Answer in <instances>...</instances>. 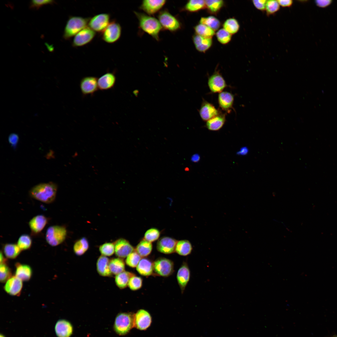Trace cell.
I'll return each mask as SVG.
<instances>
[{
	"label": "cell",
	"mask_w": 337,
	"mask_h": 337,
	"mask_svg": "<svg viewBox=\"0 0 337 337\" xmlns=\"http://www.w3.org/2000/svg\"><path fill=\"white\" fill-rule=\"evenodd\" d=\"M57 190V185L54 183H41L32 187L30 190L29 194L32 198L42 203L49 204L55 200Z\"/></svg>",
	"instance_id": "cell-1"
},
{
	"label": "cell",
	"mask_w": 337,
	"mask_h": 337,
	"mask_svg": "<svg viewBox=\"0 0 337 337\" xmlns=\"http://www.w3.org/2000/svg\"><path fill=\"white\" fill-rule=\"evenodd\" d=\"M140 28L155 40H159V34L162 27L158 19L151 16L138 12H134Z\"/></svg>",
	"instance_id": "cell-2"
},
{
	"label": "cell",
	"mask_w": 337,
	"mask_h": 337,
	"mask_svg": "<svg viewBox=\"0 0 337 337\" xmlns=\"http://www.w3.org/2000/svg\"><path fill=\"white\" fill-rule=\"evenodd\" d=\"M90 18L78 16H70L66 23L63 38L68 40L87 27Z\"/></svg>",
	"instance_id": "cell-3"
},
{
	"label": "cell",
	"mask_w": 337,
	"mask_h": 337,
	"mask_svg": "<svg viewBox=\"0 0 337 337\" xmlns=\"http://www.w3.org/2000/svg\"><path fill=\"white\" fill-rule=\"evenodd\" d=\"M134 316L130 313L118 314L115 318L114 326L115 332L120 335L127 334L134 325Z\"/></svg>",
	"instance_id": "cell-4"
},
{
	"label": "cell",
	"mask_w": 337,
	"mask_h": 337,
	"mask_svg": "<svg viewBox=\"0 0 337 337\" xmlns=\"http://www.w3.org/2000/svg\"><path fill=\"white\" fill-rule=\"evenodd\" d=\"M67 234L66 228L62 226H51L47 229L45 235L46 242L51 246H57L65 240Z\"/></svg>",
	"instance_id": "cell-5"
},
{
	"label": "cell",
	"mask_w": 337,
	"mask_h": 337,
	"mask_svg": "<svg viewBox=\"0 0 337 337\" xmlns=\"http://www.w3.org/2000/svg\"><path fill=\"white\" fill-rule=\"evenodd\" d=\"M158 17L162 28L165 30L175 32L181 28V24L179 20L167 10L160 11Z\"/></svg>",
	"instance_id": "cell-6"
},
{
	"label": "cell",
	"mask_w": 337,
	"mask_h": 337,
	"mask_svg": "<svg viewBox=\"0 0 337 337\" xmlns=\"http://www.w3.org/2000/svg\"><path fill=\"white\" fill-rule=\"evenodd\" d=\"M121 30L120 24L115 20L112 21L102 32V39L107 43H114L120 38Z\"/></svg>",
	"instance_id": "cell-7"
},
{
	"label": "cell",
	"mask_w": 337,
	"mask_h": 337,
	"mask_svg": "<svg viewBox=\"0 0 337 337\" xmlns=\"http://www.w3.org/2000/svg\"><path fill=\"white\" fill-rule=\"evenodd\" d=\"M154 270L158 275L167 277L174 271V264L171 260L164 257L159 258L153 262Z\"/></svg>",
	"instance_id": "cell-8"
},
{
	"label": "cell",
	"mask_w": 337,
	"mask_h": 337,
	"mask_svg": "<svg viewBox=\"0 0 337 337\" xmlns=\"http://www.w3.org/2000/svg\"><path fill=\"white\" fill-rule=\"evenodd\" d=\"M110 15L101 13L96 15L90 18L89 27L95 32H102L110 23Z\"/></svg>",
	"instance_id": "cell-9"
},
{
	"label": "cell",
	"mask_w": 337,
	"mask_h": 337,
	"mask_svg": "<svg viewBox=\"0 0 337 337\" xmlns=\"http://www.w3.org/2000/svg\"><path fill=\"white\" fill-rule=\"evenodd\" d=\"M95 32L89 27L83 29L76 35L72 42L74 47L85 46L90 42L95 36Z\"/></svg>",
	"instance_id": "cell-10"
},
{
	"label": "cell",
	"mask_w": 337,
	"mask_h": 337,
	"mask_svg": "<svg viewBox=\"0 0 337 337\" xmlns=\"http://www.w3.org/2000/svg\"><path fill=\"white\" fill-rule=\"evenodd\" d=\"M80 86L83 95H93L99 89L98 78L93 76L85 77L81 80Z\"/></svg>",
	"instance_id": "cell-11"
},
{
	"label": "cell",
	"mask_w": 337,
	"mask_h": 337,
	"mask_svg": "<svg viewBox=\"0 0 337 337\" xmlns=\"http://www.w3.org/2000/svg\"><path fill=\"white\" fill-rule=\"evenodd\" d=\"M115 255L121 258H126L131 253L135 250L134 247L127 240L120 238L115 242Z\"/></svg>",
	"instance_id": "cell-12"
},
{
	"label": "cell",
	"mask_w": 337,
	"mask_h": 337,
	"mask_svg": "<svg viewBox=\"0 0 337 337\" xmlns=\"http://www.w3.org/2000/svg\"><path fill=\"white\" fill-rule=\"evenodd\" d=\"M177 241L175 239L170 237H162L157 242V249L159 252L164 254L172 253L175 252Z\"/></svg>",
	"instance_id": "cell-13"
},
{
	"label": "cell",
	"mask_w": 337,
	"mask_h": 337,
	"mask_svg": "<svg viewBox=\"0 0 337 337\" xmlns=\"http://www.w3.org/2000/svg\"><path fill=\"white\" fill-rule=\"evenodd\" d=\"M134 325L139 330H144L148 328L151 323V317L149 312L144 309H140L134 316Z\"/></svg>",
	"instance_id": "cell-14"
},
{
	"label": "cell",
	"mask_w": 337,
	"mask_h": 337,
	"mask_svg": "<svg viewBox=\"0 0 337 337\" xmlns=\"http://www.w3.org/2000/svg\"><path fill=\"white\" fill-rule=\"evenodd\" d=\"M190 276V271L188 264L186 262H183L178 269L177 274V282L182 294L189 281Z\"/></svg>",
	"instance_id": "cell-15"
},
{
	"label": "cell",
	"mask_w": 337,
	"mask_h": 337,
	"mask_svg": "<svg viewBox=\"0 0 337 337\" xmlns=\"http://www.w3.org/2000/svg\"><path fill=\"white\" fill-rule=\"evenodd\" d=\"M22 287V281L15 276H12L6 282L4 289L10 295L18 296L21 294Z\"/></svg>",
	"instance_id": "cell-16"
},
{
	"label": "cell",
	"mask_w": 337,
	"mask_h": 337,
	"mask_svg": "<svg viewBox=\"0 0 337 337\" xmlns=\"http://www.w3.org/2000/svg\"><path fill=\"white\" fill-rule=\"evenodd\" d=\"M166 2L165 0H144L142 1L140 8L147 14L150 16L155 14L161 9Z\"/></svg>",
	"instance_id": "cell-17"
},
{
	"label": "cell",
	"mask_w": 337,
	"mask_h": 337,
	"mask_svg": "<svg viewBox=\"0 0 337 337\" xmlns=\"http://www.w3.org/2000/svg\"><path fill=\"white\" fill-rule=\"evenodd\" d=\"M208 85L213 93H220L227 86L225 81L219 73L215 72L209 78Z\"/></svg>",
	"instance_id": "cell-18"
},
{
	"label": "cell",
	"mask_w": 337,
	"mask_h": 337,
	"mask_svg": "<svg viewBox=\"0 0 337 337\" xmlns=\"http://www.w3.org/2000/svg\"><path fill=\"white\" fill-rule=\"evenodd\" d=\"M48 222L47 218L43 215H37L29 221L28 225L33 234H37L44 229Z\"/></svg>",
	"instance_id": "cell-19"
},
{
	"label": "cell",
	"mask_w": 337,
	"mask_h": 337,
	"mask_svg": "<svg viewBox=\"0 0 337 337\" xmlns=\"http://www.w3.org/2000/svg\"><path fill=\"white\" fill-rule=\"evenodd\" d=\"M199 113L202 119L207 121L219 114L213 105L205 100L202 103Z\"/></svg>",
	"instance_id": "cell-20"
},
{
	"label": "cell",
	"mask_w": 337,
	"mask_h": 337,
	"mask_svg": "<svg viewBox=\"0 0 337 337\" xmlns=\"http://www.w3.org/2000/svg\"><path fill=\"white\" fill-rule=\"evenodd\" d=\"M116 81V77L114 73L107 72L98 78L99 89L102 90L110 89L115 85Z\"/></svg>",
	"instance_id": "cell-21"
},
{
	"label": "cell",
	"mask_w": 337,
	"mask_h": 337,
	"mask_svg": "<svg viewBox=\"0 0 337 337\" xmlns=\"http://www.w3.org/2000/svg\"><path fill=\"white\" fill-rule=\"evenodd\" d=\"M55 331L58 337H70L72 334L73 327L68 321L60 320L56 324Z\"/></svg>",
	"instance_id": "cell-22"
},
{
	"label": "cell",
	"mask_w": 337,
	"mask_h": 337,
	"mask_svg": "<svg viewBox=\"0 0 337 337\" xmlns=\"http://www.w3.org/2000/svg\"><path fill=\"white\" fill-rule=\"evenodd\" d=\"M110 260L107 256L101 255L96 263V268L98 274L102 276L110 277L112 275L109 268Z\"/></svg>",
	"instance_id": "cell-23"
},
{
	"label": "cell",
	"mask_w": 337,
	"mask_h": 337,
	"mask_svg": "<svg viewBox=\"0 0 337 337\" xmlns=\"http://www.w3.org/2000/svg\"><path fill=\"white\" fill-rule=\"evenodd\" d=\"M193 40L196 49L202 52H205L208 50L212 43V38L205 37L197 34L193 37Z\"/></svg>",
	"instance_id": "cell-24"
},
{
	"label": "cell",
	"mask_w": 337,
	"mask_h": 337,
	"mask_svg": "<svg viewBox=\"0 0 337 337\" xmlns=\"http://www.w3.org/2000/svg\"><path fill=\"white\" fill-rule=\"evenodd\" d=\"M218 99L220 108L224 110L229 111L233 103L234 98L233 95L228 92H222L219 93Z\"/></svg>",
	"instance_id": "cell-25"
},
{
	"label": "cell",
	"mask_w": 337,
	"mask_h": 337,
	"mask_svg": "<svg viewBox=\"0 0 337 337\" xmlns=\"http://www.w3.org/2000/svg\"><path fill=\"white\" fill-rule=\"evenodd\" d=\"M15 276L22 281H27L30 280L32 275L31 267L27 265L17 262L15 264Z\"/></svg>",
	"instance_id": "cell-26"
},
{
	"label": "cell",
	"mask_w": 337,
	"mask_h": 337,
	"mask_svg": "<svg viewBox=\"0 0 337 337\" xmlns=\"http://www.w3.org/2000/svg\"><path fill=\"white\" fill-rule=\"evenodd\" d=\"M136 269L141 275L150 276L152 274L154 271L153 262L147 258H143L136 266Z\"/></svg>",
	"instance_id": "cell-27"
},
{
	"label": "cell",
	"mask_w": 337,
	"mask_h": 337,
	"mask_svg": "<svg viewBox=\"0 0 337 337\" xmlns=\"http://www.w3.org/2000/svg\"><path fill=\"white\" fill-rule=\"evenodd\" d=\"M226 121L224 115L220 114L212 118L207 121L206 126L209 130L217 131L220 129L224 125Z\"/></svg>",
	"instance_id": "cell-28"
},
{
	"label": "cell",
	"mask_w": 337,
	"mask_h": 337,
	"mask_svg": "<svg viewBox=\"0 0 337 337\" xmlns=\"http://www.w3.org/2000/svg\"><path fill=\"white\" fill-rule=\"evenodd\" d=\"M193 247L191 243L187 240H182L177 241L175 252L183 256H187L191 253Z\"/></svg>",
	"instance_id": "cell-29"
},
{
	"label": "cell",
	"mask_w": 337,
	"mask_h": 337,
	"mask_svg": "<svg viewBox=\"0 0 337 337\" xmlns=\"http://www.w3.org/2000/svg\"><path fill=\"white\" fill-rule=\"evenodd\" d=\"M135 275L133 273L125 271L115 275V284L120 289H124L128 286L130 278Z\"/></svg>",
	"instance_id": "cell-30"
},
{
	"label": "cell",
	"mask_w": 337,
	"mask_h": 337,
	"mask_svg": "<svg viewBox=\"0 0 337 337\" xmlns=\"http://www.w3.org/2000/svg\"><path fill=\"white\" fill-rule=\"evenodd\" d=\"M109 268L112 275H116L125 271V264L123 258L116 257L110 260Z\"/></svg>",
	"instance_id": "cell-31"
},
{
	"label": "cell",
	"mask_w": 337,
	"mask_h": 337,
	"mask_svg": "<svg viewBox=\"0 0 337 337\" xmlns=\"http://www.w3.org/2000/svg\"><path fill=\"white\" fill-rule=\"evenodd\" d=\"M153 245L151 242L144 239L141 240L136 246L135 251L141 257H145L151 253Z\"/></svg>",
	"instance_id": "cell-32"
},
{
	"label": "cell",
	"mask_w": 337,
	"mask_h": 337,
	"mask_svg": "<svg viewBox=\"0 0 337 337\" xmlns=\"http://www.w3.org/2000/svg\"><path fill=\"white\" fill-rule=\"evenodd\" d=\"M3 250L6 256L11 259L17 257L22 251L17 244L11 243L5 244Z\"/></svg>",
	"instance_id": "cell-33"
},
{
	"label": "cell",
	"mask_w": 337,
	"mask_h": 337,
	"mask_svg": "<svg viewBox=\"0 0 337 337\" xmlns=\"http://www.w3.org/2000/svg\"><path fill=\"white\" fill-rule=\"evenodd\" d=\"M89 248V243L85 237H82L77 240L73 246V250L75 254L81 256L87 252Z\"/></svg>",
	"instance_id": "cell-34"
},
{
	"label": "cell",
	"mask_w": 337,
	"mask_h": 337,
	"mask_svg": "<svg viewBox=\"0 0 337 337\" xmlns=\"http://www.w3.org/2000/svg\"><path fill=\"white\" fill-rule=\"evenodd\" d=\"M205 7V1L203 0L188 1L185 5L184 10L190 12H196Z\"/></svg>",
	"instance_id": "cell-35"
},
{
	"label": "cell",
	"mask_w": 337,
	"mask_h": 337,
	"mask_svg": "<svg viewBox=\"0 0 337 337\" xmlns=\"http://www.w3.org/2000/svg\"><path fill=\"white\" fill-rule=\"evenodd\" d=\"M199 22L200 24L206 25L214 31L218 30L221 25L219 20L212 16L202 17Z\"/></svg>",
	"instance_id": "cell-36"
},
{
	"label": "cell",
	"mask_w": 337,
	"mask_h": 337,
	"mask_svg": "<svg viewBox=\"0 0 337 337\" xmlns=\"http://www.w3.org/2000/svg\"><path fill=\"white\" fill-rule=\"evenodd\" d=\"M223 29L231 35L237 32L240 28L238 22L234 18L227 19L223 23Z\"/></svg>",
	"instance_id": "cell-37"
},
{
	"label": "cell",
	"mask_w": 337,
	"mask_h": 337,
	"mask_svg": "<svg viewBox=\"0 0 337 337\" xmlns=\"http://www.w3.org/2000/svg\"><path fill=\"white\" fill-rule=\"evenodd\" d=\"M194 29L196 34L206 38H212L215 34L214 31L207 26L201 24L196 25Z\"/></svg>",
	"instance_id": "cell-38"
},
{
	"label": "cell",
	"mask_w": 337,
	"mask_h": 337,
	"mask_svg": "<svg viewBox=\"0 0 337 337\" xmlns=\"http://www.w3.org/2000/svg\"><path fill=\"white\" fill-rule=\"evenodd\" d=\"M205 7L212 14H216L223 6L224 1L222 0H205Z\"/></svg>",
	"instance_id": "cell-39"
},
{
	"label": "cell",
	"mask_w": 337,
	"mask_h": 337,
	"mask_svg": "<svg viewBox=\"0 0 337 337\" xmlns=\"http://www.w3.org/2000/svg\"><path fill=\"white\" fill-rule=\"evenodd\" d=\"M32 239L28 234L21 235L19 238L17 244L22 251L30 249L32 245Z\"/></svg>",
	"instance_id": "cell-40"
},
{
	"label": "cell",
	"mask_w": 337,
	"mask_h": 337,
	"mask_svg": "<svg viewBox=\"0 0 337 337\" xmlns=\"http://www.w3.org/2000/svg\"><path fill=\"white\" fill-rule=\"evenodd\" d=\"M141 258V257L134 250L127 256L125 263L130 267H136Z\"/></svg>",
	"instance_id": "cell-41"
},
{
	"label": "cell",
	"mask_w": 337,
	"mask_h": 337,
	"mask_svg": "<svg viewBox=\"0 0 337 337\" xmlns=\"http://www.w3.org/2000/svg\"><path fill=\"white\" fill-rule=\"evenodd\" d=\"M99 250L101 255L107 257L111 256L115 252L114 243L105 242L100 246Z\"/></svg>",
	"instance_id": "cell-42"
},
{
	"label": "cell",
	"mask_w": 337,
	"mask_h": 337,
	"mask_svg": "<svg viewBox=\"0 0 337 337\" xmlns=\"http://www.w3.org/2000/svg\"><path fill=\"white\" fill-rule=\"evenodd\" d=\"M160 234L159 231L155 228H150L145 232L144 239L152 243L159 239Z\"/></svg>",
	"instance_id": "cell-43"
},
{
	"label": "cell",
	"mask_w": 337,
	"mask_h": 337,
	"mask_svg": "<svg viewBox=\"0 0 337 337\" xmlns=\"http://www.w3.org/2000/svg\"><path fill=\"white\" fill-rule=\"evenodd\" d=\"M0 280L2 283L6 282L12 276L11 270L7 263L0 264Z\"/></svg>",
	"instance_id": "cell-44"
},
{
	"label": "cell",
	"mask_w": 337,
	"mask_h": 337,
	"mask_svg": "<svg viewBox=\"0 0 337 337\" xmlns=\"http://www.w3.org/2000/svg\"><path fill=\"white\" fill-rule=\"evenodd\" d=\"M216 36L218 41L222 44H226L231 39L232 35L223 28L221 29L217 32Z\"/></svg>",
	"instance_id": "cell-45"
},
{
	"label": "cell",
	"mask_w": 337,
	"mask_h": 337,
	"mask_svg": "<svg viewBox=\"0 0 337 337\" xmlns=\"http://www.w3.org/2000/svg\"><path fill=\"white\" fill-rule=\"evenodd\" d=\"M142 284V278L140 277L135 275L130 278L128 286L131 290L135 291L140 289Z\"/></svg>",
	"instance_id": "cell-46"
},
{
	"label": "cell",
	"mask_w": 337,
	"mask_h": 337,
	"mask_svg": "<svg viewBox=\"0 0 337 337\" xmlns=\"http://www.w3.org/2000/svg\"><path fill=\"white\" fill-rule=\"evenodd\" d=\"M280 6L277 1H267L265 9L267 15H270L274 14L279 10Z\"/></svg>",
	"instance_id": "cell-47"
},
{
	"label": "cell",
	"mask_w": 337,
	"mask_h": 337,
	"mask_svg": "<svg viewBox=\"0 0 337 337\" xmlns=\"http://www.w3.org/2000/svg\"><path fill=\"white\" fill-rule=\"evenodd\" d=\"M54 2V1L51 0H32L30 2V7L37 9L43 5L48 4H52Z\"/></svg>",
	"instance_id": "cell-48"
},
{
	"label": "cell",
	"mask_w": 337,
	"mask_h": 337,
	"mask_svg": "<svg viewBox=\"0 0 337 337\" xmlns=\"http://www.w3.org/2000/svg\"><path fill=\"white\" fill-rule=\"evenodd\" d=\"M8 142L13 148L16 147L19 141V136L18 135L15 133H12L9 136L8 138Z\"/></svg>",
	"instance_id": "cell-49"
},
{
	"label": "cell",
	"mask_w": 337,
	"mask_h": 337,
	"mask_svg": "<svg viewBox=\"0 0 337 337\" xmlns=\"http://www.w3.org/2000/svg\"><path fill=\"white\" fill-rule=\"evenodd\" d=\"M267 1L265 0H254L252 1L255 7L258 9L263 11L266 9Z\"/></svg>",
	"instance_id": "cell-50"
},
{
	"label": "cell",
	"mask_w": 337,
	"mask_h": 337,
	"mask_svg": "<svg viewBox=\"0 0 337 337\" xmlns=\"http://www.w3.org/2000/svg\"><path fill=\"white\" fill-rule=\"evenodd\" d=\"M280 5L283 7H290L293 2L291 0H279L277 1Z\"/></svg>",
	"instance_id": "cell-51"
},
{
	"label": "cell",
	"mask_w": 337,
	"mask_h": 337,
	"mask_svg": "<svg viewBox=\"0 0 337 337\" xmlns=\"http://www.w3.org/2000/svg\"><path fill=\"white\" fill-rule=\"evenodd\" d=\"M316 5L321 7H325L330 4L332 2L331 0H316Z\"/></svg>",
	"instance_id": "cell-52"
},
{
	"label": "cell",
	"mask_w": 337,
	"mask_h": 337,
	"mask_svg": "<svg viewBox=\"0 0 337 337\" xmlns=\"http://www.w3.org/2000/svg\"><path fill=\"white\" fill-rule=\"evenodd\" d=\"M199 156L198 155L195 154L193 156L192 160L195 162H197L199 160Z\"/></svg>",
	"instance_id": "cell-53"
},
{
	"label": "cell",
	"mask_w": 337,
	"mask_h": 337,
	"mask_svg": "<svg viewBox=\"0 0 337 337\" xmlns=\"http://www.w3.org/2000/svg\"><path fill=\"white\" fill-rule=\"evenodd\" d=\"M248 151L247 149L246 148H243L240 151V153L242 154H245L247 153Z\"/></svg>",
	"instance_id": "cell-54"
},
{
	"label": "cell",
	"mask_w": 337,
	"mask_h": 337,
	"mask_svg": "<svg viewBox=\"0 0 337 337\" xmlns=\"http://www.w3.org/2000/svg\"><path fill=\"white\" fill-rule=\"evenodd\" d=\"M0 337H5V336L1 334Z\"/></svg>",
	"instance_id": "cell-55"
},
{
	"label": "cell",
	"mask_w": 337,
	"mask_h": 337,
	"mask_svg": "<svg viewBox=\"0 0 337 337\" xmlns=\"http://www.w3.org/2000/svg\"><path fill=\"white\" fill-rule=\"evenodd\" d=\"M331 337H337V335H334L333 336Z\"/></svg>",
	"instance_id": "cell-56"
}]
</instances>
